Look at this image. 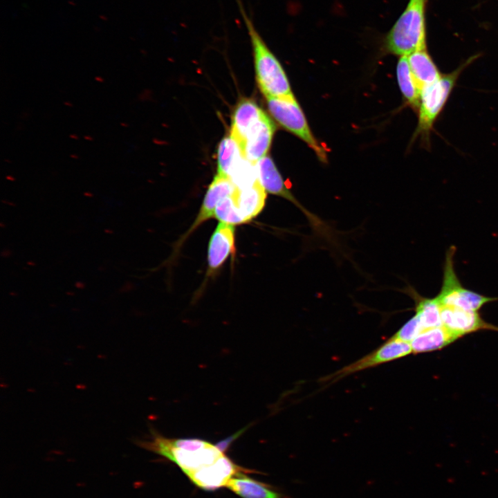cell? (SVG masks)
I'll list each match as a JSON object with an SVG mask.
<instances>
[{"mask_svg":"<svg viewBox=\"0 0 498 498\" xmlns=\"http://www.w3.org/2000/svg\"><path fill=\"white\" fill-rule=\"evenodd\" d=\"M70 157L72 158H73V159H77V158H79L78 155L75 154H71V155H70Z\"/></svg>","mask_w":498,"mask_h":498,"instance_id":"83f0119b","label":"cell"},{"mask_svg":"<svg viewBox=\"0 0 498 498\" xmlns=\"http://www.w3.org/2000/svg\"><path fill=\"white\" fill-rule=\"evenodd\" d=\"M69 138H71V139H73V140H78V139H79V136H78L77 134H75V133H71V134L69 135Z\"/></svg>","mask_w":498,"mask_h":498,"instance_id":"d4e9b609","label":"cell"},{"mask_svg":"<svg viewBox=\"0 0 498 498\" xmlns=\"http://www.w3.org/2000/svg\"><path fill=\"white\" fill-rule=\"evenodd\" d=\"M266 193L259 181L248 187H236L232 196L239 214L245 223L255 218L263 210Z\"/></svg>","mask_w":498,"mask_h":498,"instance_id":"4fadbf2b","label":"cell"},{"mask_svg":"<svg viewBox=\"0 0 498 498\" xmlns=\"http://www.w3.org/2000/svg\"><path fill=\"white\" fill-rule=\"evenodd\" d=\"M234 225L220 222L212 233L208 250L209 270H217L235 252Z\"/></svg>","mask_w":498,"mask_h":498,"instance_id":"30bf717a","label":"cell"},{"mask_svg":"<svg viewBox=\"0 0 498 498\" xmlns=\"http://www.w3.org/2000/svg\"><path fill=\"white\" fill-rule=\"evenodd\" d=\"M94 80L99 83H102L104 82V79L101 76H95L94 77Z\"/></svg>","mask_w":498,"mask_h":498,"instance_id":"cb8c5ba5","label":"cell"},{"mask_svg":"<svg viewBox=\"0 0 498 498\" xmlns=\"http://www.w3.org/2000/svg\"><path fill=\"white\" fill-rule=\"evenodd\" d=\"M6 179L10 180V181H14V180H15V178H14L13 176H6Z\"/></svg>","mask_w":498,"mask_h":498,"instance_id":"f546056e","label":"cell"},{"mask_svg":"<svg viewBox=\"0 0 498 498\" xmlns=\"http://www.w3.org/2000/svg\"><path fill=\"white\" fill-rule=\"evenodd\" d=\"M64 104L65 106H67V107H73V104L71 103V102H68V101H65V102H64Z\"/></svg>","mask_w":498,"mask_h":498,"instance_id":"4316f807","label":"cell"},{"mask_svg":"<svg viewBox=\"0 0 498 498\" xmlns=\"http://www.w3.org/2000/svg\"><path fill=\"white\" fill-rule=\"evenodd\" d=\"M236 1L250 39L256 80L260 91L266 98H295L282 65L263 40L242 1Z\"/></svg>","mask_w":498,"mask_h":498,"instance_id":"7a4b0ae2","label":"cell"},{"mask_svg":"<svg viewBox=\"0 0 498 498\" xmlns=\"http://www.w3.org/2000/svg\"><path fill=\"white\" fill-rule=\"evenodd\" d=\"M226 487L241 498H284L270 486L248 477L245 472L234 476Z\"/></svg>","mask_w":498,"mask_h":498,"instance_id":"5bb4252c","label":"cell"},{"mask_svg":"<svg viewBox=\"0 0 498 498\" xmlns=\"http://www.w3.org/2000/svg\"><path fill=\"white\" fill-rule=\"evenodd\" d=\"M84 139L88 141H93V138L90 135H86L84 136Z\"/></svg>","mask_w":498,"mask_h":498,"instance_id":"484cf974","label":"cell"},{"mask_svg":"<svg viewBox=\"0 0 498 498\" xmlns=\"http://www.w3.org/2000/svg\"><path fill=\"white\" fill-rule=\"evenodd\" d=\"M412 354L410 343L390 337L385 343L361 358L323 376L320 382L331 385L358 372L376 367Z\"/></svg>","mask_w":498,"mask_h":498,"instance_id":"52a82bcc","label":"cell"},{"mask_svg":"<svg viewBox=\"0 0 498 498\" xmlns=\"http://www.w3.org/2000/svg\"><path fill=\"white\" fill-rule=\"evenodd\" d=\"M455 252V246H452L445 254L442 286L436 296L440 305L479 311L486 304L497 300V297L481 295L462 286L454 269Z\"/></svg>","mask_w":498,"mask_h":498,"instance_id":"5b68a950","label":"cell"},{"mask_svg":"<svg viewBox=\"0 0 498 498\" xmlns=\"http://www.w3.org/2000/svg\"><path fill=\"white\" fill-rule=\"evenodd\" d=\"M411 71L421 89L438 80L442 75L426 49L408 55Z\"/></svg>","mask_w":498,"mask_h":498,"instance_id":"e0dca14e","label":"cell"},{"mask_svg":"<svg viewBox=\"0 0 498 498\" xmlns=\"http://www.w3.org/2000/svg\"><path fill=\"white\" fill-rule=\"evenodd\" d=\"M407 290V293L414 300L415 315L423 328L426 329L442 326L441 306L436 297H424L412 287H409Z\"/></svg>","mask_w":498,"mask_h":498,"instance_id":"ac0fdd59","label":"cell"},{"mask_svg":"<svg viewBox=\"0 0 498 498\" xmlns=\"http://www.w3.org/2000/svg\"><path fill=\"white\" fill-rule=\"evenodd\" d=\"M425 329L414 315L391 337L410 343Z\"/></svg>","mask_w":498,"mask_h":498,"instance_id":"603a6c76","label":"cell"},{"mask_svg":"<svg viewBox=\"0 0 498 498\" xmlns=\"http://www.w3.org/2000/svg\"><path fill=\"white\" fill-rule=\"evenodd\" d=\"M228 177L237 188L252 186L259 181L256 165L240 156L233 163Z\"/></svg>","mask_w":498,"mask_h":498,"instance_id":"ffe728a7","label":"cell"},{"mask_svg":"<svg viewBox=\"0 0 498 498\" xmlns=\"http://www.w3.org/2000/svg\"><path fill=\"white\" fill-rule=\"evenodd\" d=\"M235 189V185L229 177L216 174L206 192L200 211L189 232L206 220L214 216V211L218 203L223 199L232 195Z\"/></svg>","mask_w":498,"mask_h":498,"instance_id":"7c38bea8","label":"cell"},{"mask_svg":"<svg viewBox=\"0 0 498 498\" xmlns=\"http://www.w3.org/2000/svg\"><path fill=\"white\" fill-rule=\"evenodd\" d=\"M264 111L255 101L243 98L234 110L232 120L230 136L239 146L249 127L258 119Z\"/></svg>","mask_w":498,"mask_h":498,"instance_id":"2e32d148","label":"cell"},{"mask_svg":"<svg viewBox=\"0 0 498 498\" xmlns=\"http://www.w3.org/2000/svg\"><path fill=\"white\" fill-rule=\"evenodd\" d=\"M267 107L273 118L284 128L304 140L322 162L326 152L313 136L306 118L295 98H268Z\"/></svg>","mask_w":498,"mask_h":498,"instance_id":"8992f818","label":"cell"},{"mask_svg":"<svg viewBox=\"0 0 498 498\" xmlns=\"http://www.w3.org/2000/svg\"><path fill=\"white\" fill-rule=\"evenodd\" d=\"M100 18L102 19H103V20H107V18L106 17V16L100 15Z\"/></svg>","mask_w":498,"mask_h":498,"instance_id":"4dcf8cb0","label":"cell"},{"mask_svg":"<svg viewBox=\"0 0 498 498\" xmlns=\"http://www.w3.org/2000/svg\"><path fill=\"white\" fill-rule=\"evenodd\" d=\"M120 125H121L122 127H127L129 126L128 124L126 123V122H120Z\"/></svg>","mask_w":498,"mask_h":498,"instance_id":"f1b7e54d","label":"cell"},{"mask_svg":"<svg viewBox=\"0 0 498 498\" xmlns=\"http://www.w3.org/2000/svg\"><path fill=\"white\" fill-rule=\"evenodd\" d=\"M459 338L443 326L426 329L411 342L412 353L418 354L440 350Z\"/></svg>","mask_w":498,"mask_h":498,"instance_id":"9a60e30c","label":"cell"},{"mask_svg":"<svg viewBox=\"0 0 498 498\" xmlns=\"http://www.w3.org/2000/svg\"><path fill=\"white\" fill-rule=\"evenodd\" d=\"M214 217L222 223L234 225L245 223L239 214L232 195L218 203L214 211Z\"/></svg>","mask_w":498,"mask_h":498,"instance_id":"7402d4cb","label":"cell"},{"mask_svg":"<svg viewBox=\"0 0 498 498\" xmlns=\"http://www.w3.org/2000/svg\"><path fill=\"white\" fill-rule=\"evenodd\" d=\"M5 161L8 162V163H11V161H10V160H8V159H5Z\"/></svg>","mask_w":498,"mask_h":498,"instance_id":"d6a6232c","label":"cell"},{"mask_svg":"<svg viewBox=\"0 0 498 498\" xmlns=\"http://www.w3.org/2000/svg\"><path fill=\"white\" fill-rule=\"evenodd\" d=\"M137 444L176 463L196 486L205 490L226 487L239 472L248 470L235 464L219 444L197 438H168L152 431Z\"/></svg>","mask_w":498,"mask_h":498,"instance_id":"6da1fadb","label":"cell"},{"mask_svg":"<svg viewBox=\"0 0 498 498\" xmlns=\"http://www.w3.org/2000/svg\"><path fill=\"white\" fill-rule=\"evenodd\" d=\"M397 80L402 94L407 103L416 111L418 110L421 89L411 71L408 56H401L396 68Z\"/></svg>","mask_w":498,"mask_h":498,"instance_id":"d6986e66","label":"cell"},{"mask_svg":"<svg viewBox=\"0 0 498 498\" xmlns=\"http://www.w3.org/2000/svg\"><path fill=\"white\" fill-rule=\"evenodd\" d=\"M441 306L442 326L459 339L481 330L498 331V326L484 320L479 311H472L450 306Z\"/></svg>","mask_w":498,"mask_h":498,"instance_id":"9c48e42d","label":"cell"},{"mask_svg":"<svg viewBox=\"0 0 498 498\" xmlns=\"http://www.w3.org/2000/svg\"><path fill=\"white\" fill-rule=\"evenodd\" d=\"M256 168L259 183L266 192L277 195L289 200L298 206L311 221H312L313 219L317 220V217L311 215V213L305 210V209L299 205V202L290 193L270 156L266 155L261 158L256 163Z\"/></svg>","mask_w":498,"mask_h":498,"instance_id":"8fae6325","label":"cell"},{"mask_svg":"<svg viewBox=\"0 0 498 498\" xmlns=\"http://www.w3.org/2000/svg\"><path fill=\"white\" fill-rule=\"evenodd\" d=\"M242 156L236 140L230 135L220 142L217 151V174L228 177L234 161Z\"/></svg>","mask_w":498,"mask_h":498,"instance_id":"44dd1931","label":"cell"},{"mask_svg":"<svg viewBox=\"0 0 498 498\" xmlns=\"http://www.w3.org/2000/svg\"><path fill=\"white\" fill-rule=\"evenodd\" d=\"M275 128L270 118L264 112L247 130L239 149L243 157L252 164L267 155Z\"/></svg>","mask_w":498,"mask_h":498,"instance_id":"ba28073f","label":"cell"},{"mask_svg":"<svg viewBox=\"0 0 498 498\" xmlns=\"http://www.w3.org/2000/svg\"><path fill=\"white\" fill-rule=\"evenodd\" d=\"M426 0H409L387 37V48L401 56L426 49L425 8Z\"/></svg>","mask_w":498,"mask_h":498,"instance_id":"3957f363","label":"cell"},{"mask_svg":"<svg viewBox=\"0 0 498 498\" xmlns=\"http://www.w3.org/2000/svg\"><path fill=\"white\" fill-rule=\"evenodd\" d=\"M68 3L71 4V5H72V6H75V3L73 1H68Z\"/></svg>","mask_w":498,"mask_h":498,"instance_id":"1f68e13d","label":"cell"},{"mask_svg":"<svg viewBox=\"0 0 498 498\" xmlns=\"http://www.w3.org/2000/svg\"><path fill=\"white\" fill-rule=\"evenodd\" d=\"M475 57L466 60L454 71L442 74L438 80L422 89L415 136L419 135L425 141L429 140L433 125L445 106L459 76Z\"/></svg>","mask_w":498,"mask_h":498,"instance_id":"277c9868","label":"cell"}]
</instances>
